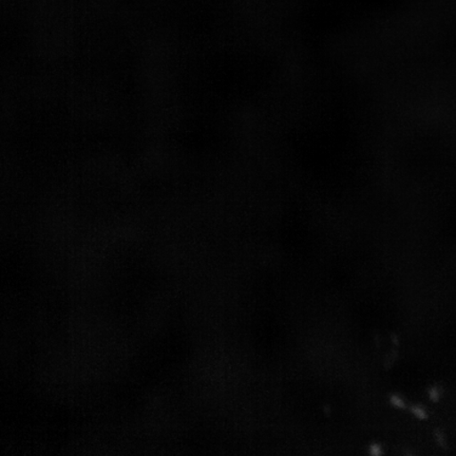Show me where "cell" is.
Returning a JSON list of instances; mask_svg holds the SVG:
<instances>
[{
    "label": "cell",
    "instance_id": "cell-2",
    "mask_svg": "<svg viewBox=\"0 0 456 456\" xmlns=\"http://www.w3.org/2000/svg\"><path fill=\"white\" fill-rule=\"evenodd\" d=\"M392 403H395V406L396 407H402L403 406V403L401 401V399H399V397H393L392 398Z\"/></svg>",
    "mask_w": 456,
    "mask_h": 456
},
{
    "label": "cell",
    "instance_id": "cell-1",
    "mask_svg": "<svg viewBox=\"0 0 456 456\" xmlns=\"http://www.w3.org/2000/svg\"><path fill=\"white\" fill-rule=\"evenodd\" d=\"M370 452L373 455H379L381 453V449L379 446H372L370 449Z\"/></svg>",
    "mask_w": 456,
    "mask_h": 456
}]
</instances>
